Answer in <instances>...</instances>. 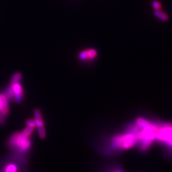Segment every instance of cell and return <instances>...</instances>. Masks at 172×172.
Wrapping results in <instances>:
<instances>
[{"mask_svg":"<svg viewBox=\"0 0 172 172\" xmlns=\"http://www.w3.org/2000/svg\"><path fill=\"white\" fill-rule=\"evenodd\" d=\"M35 127L27 126L21 132H16L7 140L8 148L21 158L26 156L31 149V135Z\"/></svg>","mask_w":172,"mask_h":172,"instance_id":"cell-1","label":"cell"},{"mask_svg":"<svg viewBox=\"0 0 172 172\" xmlns=\"http://www.w3.org/2000/svg\"><path fill=\"white\" fill-rule=\"evenodd\" d=\"M108 144V152H120L130 149L137 145V139L135 134L129 128L124 133L113 136Z\"/></svg>","mask_w":172,"mask_h":172,"instance_id":"cell-2","label":"cell"},{"mask_svg":"<svg viewBox=\"0 0 172 172\" xmlns=\"http://www.w3.org/2000/svg\"><path fill=\"white\" fill-rule=\"evenodd\" d=\"M156 140L172 152V124L156 123Z\"/></svg>","mask_w":172,"mask_h":172,"instance_id":"cell-3","label":"cell"},{"mask_svg":"<svg viewBox=\"0 0 172 172\" xmlns=\"http://www.w3.org/2000/svg\"><path fill=\"white\" fill-rule=\"evenodd\" d=\"M35 120L36 123V127L38 128V135L41 139H44L46 137V131L44 127V123L42 119L41 112L39 109H35L34 111Z\"/></svg>","mask_w":172,"mask_h":172,"instance_id":"cell-4","label":"cell"},{"mask_svg":"<svg viewBox=\"0 0 172 172\" xmlns=\"http://www.w3.org/2000/svg\"><path fill=\"white\" fill-rule=\"evenodd\" d=\"M9 87L11 88L13 94H14V99L17 103H20L22 100L24 94V90L21 83L16 82L13 83V84L10 83Z\"/></svg>","mask_w":172,"mask_h":172,"instance_id":"cell-5","label":"cell"},{"mask_svg":"<svg viewBox=\"0 0 172 172\" xmlns=\"http://www.w3.org/2000/svg\"><path fill=\"white\" fill-rule=\"evenodd\" d=\"M98 56V52L96 49H90L83 50L79 54L78 57L80 61H91L94 59Z\"/></svg>","mask_w":172,"mask_h":172,"instance_id":"cell-6","label":"cell"},{"mask_svg":"<svg viewBox=\"0 0 172 172\" xmlns=\"http://www.w3.org/2000/svg\"><path fill=\"white\" fill-rule=\"evenodd\" d=\"M8 101L5 93L0 94V115L6 117L9 112Z\"/></svg>","mask_w":172,"mask_h":172,"instance_id":"cell-7","label":"cell"},{"mask_svg":"<svg viewBox=\"0 0 172 172\" xmlns=\"http://www.w3.org/2000/svg\"><path fill=\"white\" fill-rule=\"evenodd\" d=\"M3 172H19V167L15 163H10L5 167Z\"/></svg>","mask_w":172,"mask_h":172,"instance_id":"cell-8","label":"cell"},{"mask_svg":"<svg viewBox=\"0 0 172 172\" xmlns=\"http://www.w3.org/2000/svg\"><path fill=\"white\" fill-rule=\"evenodd\" d=\"M154 15L162 21H167L168 19V15L161 10H155Z\"/></svg>","mask_w":172,"mask_h":172,"instance_id":"cell-9","label":"cell"},{"mask_svg":"<svg viewBox=\"0 0 172 172\" xmlns=\"http://www.w3.org/2000/svg\"><path fill=\"white\" fill-rule=\"evenodd\" d=\"M22 77V75L21 73L20 72H17L14 74V75L12 76V77L11 79L10 83L13 84V83H16V82H20L21 81Z\"/></svg>","mask_w":172,"mask_h":172,"instance_id":"cell-10","label":"cell"},{"mask_svg":"<svg viewBox=\"0 0 172 172\" xmlns=\"http://www.w3.org/2000/svg\"><path fill=\"white\" fill-rule=\"evenodd\" d=\"M152 6L155 10H160L162 7L161 3L159 1H157V0H154V1H152Z\"/></svg>","mask_w":172,"mask_h":172,"instance_id":"cell-11","label":"cell"},{"mask_svg":"<svg viewBox=\"0 0 172 172\" xmlns=\"http://www.w3.org/2000/svg\"><path fill=\"white\" fill-rule=\"evenodd\" d=\"M110 172H125L123 169H121L120 168L117 167V168H115L112 170H111L110 171Z\"/></svg>","mask_w":172,"mask_h":172,"instance_id":"cell-12","label":"cell"}]
</instances>
